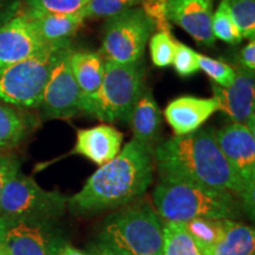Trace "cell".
<instances>
[{"instance_id": "6da1fadb", "label": "cell", "mask_w": 255, "mask_h": 255, "mask_svg": "<svg viewBox=\"0 0 255 255\" xmlns=\"http://www.w3.org/2000/svg\"><path fill=\"white\" fill-rule=\"evenodd\" d=\"M161 176L181 178L242 200V186L228 164L212 128L174 136L152 151Z\"/></svg>"}, {"instance_id": "7a4b0ae2", "label": "cell", "mask_w": 255, "mask_h": 255, "mask_svg": "<svg viewBox=\"0 0 255 255\" xmlns=\"http://www.w3.org/2000/svg\"><path fill=\"white\" fill-rule=\"evenodd\" d=\"M152 149L132 138L120 154L95 171L68 200L77 213H96L132 202L145 193L154 177Z\"/></svg>"}, {"instance_id": "3957f363", "label": "cell", "mask_w": 255, "mask_h": 255, "mask_svg": "<svg viewBox=\"0 0 255 255\" xmlns=\"http://www.w3.org/2000/svg\"><path fill=\"white\" fill-rule=\"evenodd\" d=\"M152 201L159 218L174 222L200 218L234 220L240 208L232 194L168 176H161Z\"/></svg>"}, {"instance_id": "277c9868", "label": "cell", "mask_w": 255, "mask_h": 255, "mask_svg": "<svg viewBox=\"0 0 255 255\" xmlns=\"http://www.w3.org/2000/svg\"><path fill=\"white\" fill-rule=\"evenodd\" d=\"M98 242L124 255H162L163 221L149 203L108 216Z\"/></svg>"}, {"instance_id": "5b68a950", "label": "cell", "mask_w": 255, "mask_h": 255, "mask_svg": "<svg viewBox=\"0 0 255 255\" xmlns=\"http://www.w3.org/2000/svg\"><path fill=\"white\" fill-rule=\"evenodd\" d=\"M144 68L139 62L120 64L105 59L102 84L83 113L102 122H127L144 89Z\"/></svg>"}, {"instance_id": "8992f818", "label": "cell", "mask_w": 255, "mask_h": 255, "mask_svg": "<svg viewBox=\"0 0 255 255\" xmlns=\"http://www.w3.org/2000/svg\"><path fill=\"white\" fill-rule=\"evenodd\" d=\"M51 44L36 55L0 69V101L19 108H38L53 66L64 47Z\"/></svg>"}, {"instance_id": "52a82bcc", "label": "cell", "mask_w": 255, "mask_h": 255, "mask_svg": "<svg viewBox=\"0 0 255 255\" xmlns=\"http://www.w3.org/2000/svg\"><path fill=\"white\" fill-rule=\"evenodd\" d=\"M68 197L57 190L43 189L20 170L6 183L0 197V223L55 222L64 215Z\"/></svg>"}, {"instance_id": "ba28073f", "label": "cell", "mask_w": 255, "mask_h": 255, "mask_svg": "<svg viewBox=\"0 0 255 255\" xmlns=\"http://www.w3.org/2000/svg\"><path fill=\"white\" fill-rule=\"evenodd\" d=\"M104 27L102 51L105 59L120 64L139 62L154 31L141 8H130L109 18Z\"/></svg>"}, {"instance_id": "9c48e42d", "label": "cell", "mask_w": 255, "mask_h": 255, "mask_svg": "<svg viewBox=\"0 0 255 255\" xmlns=\"http://www.w3.org/2000/svg\"><path fill=\"white\" fill-rule=\"evenodd\" d=\"M215 135L222 154L242 186V206L254 216L255 129L232 122L215 131Z\"/></svg>"}, {"instance_id": "30bf717a", "label": "cell", "mask_w": 255, "mask_h": 255, "mask_svg": "<svg viewBox=\"0 0 255 255\" xmlns=\"http://www.w3.org/2000/svg\"><path fill=\"white\" fill-rule=\"evenodd\" d=\"M71 44L64 47L47 81L40 107L47 119L69 120L82 113V94L70 65Z\"/></svg>"}, {"instance_id": "8fae6325", "label": "cell", "mask_w": 255, "mask_h": 255, "mask_svg": "<svg viewBox=\"0 0 255 255\" xmlns=\"http://www.w3.org/2000/svg\"><path fill=\"white\" fill-rule=\"evenodd\" d=\"M0 232L8 255H56L65 241L53 222H4Z\"/></svg>"}, {"instance_id": "7c38bea8", "label": "cell", "mask_w": 255, "mask_h": 255, "mask_svg": "<svg viewBox=\"0 0 255 255\" xmlns=\"http://www.w3.org/2000/svg\"><path fill=\"white\" fill-rule=\"evenodd\" d=\"M234 82L227 88L213 84L219 111H222L233 123L246 124L255 129V75L254 71L238 65Z\"/></svg>"}, {"instance_id": "4fadbf2b", "label": "cell", "mask_w": 255, "mask_h": 255, "mask_svg": "<svg viewBox=\"0 0 255 255\" xmlns=\"http://www.w3.org/2000/svg\"><path fill=\"white\" fill-rule=\"evenodd\" d=\"M46 46L26 15L11 18L0 26V69L36 55Z\"/></svg>"}, {"instance_id": "5bb4252c", "label": "cell", "mask_w": 255, "mask_h": 255, "mask_svg": "<svg viewBox=\"0 0 255 255\" xmlns=\"http://www.w3.org/2000/svg\"><path fill=\"white\" fill-rule=\"evenodd\" d=\"M213 1L214 0H169V21L178 25L201 45L213 47Z\"/></svg>"}, {"instance_id": "9a60e30c", "label": "cell", "mask_w": 255, "mask_h": 255, "mask_svg": "<svg viewBox=\"0 0 255 255\" xmlns=\"http://www.w3.org/2000/svg\"><path fill=\"white\" fill-rule=\"evenodd\" d=\"M219 111L215 97L200 98L194 96H182L175 98L164 110L165 120L175 136L188 135L196 131L212 115Z\"/></svg>"}, {"instance_id": "2e32d148", "label": "cell", "mask_w": 255, "mask_h": 255, "mask_svg": "<svg viewBox=\"0 0 255 255\" xmlns=\"http://www.w3.org/2000/svg\"><path fill=\"white\" fill-rule=\"evenodd\" d=\"M122 143V132L109 124H100L78 130L72 154L84 156L101 167L120 154Z\"/></svg>"}, {"instance_id": "e0dca14e", "label": "cell", "mask_w": 255, "mask_h": 255, "mask_svg": "<svg viewBox=\"0 0 255 255\" xmlns=\"http://www.w3.org/2000/svg\"><path fill=\"white\" fill-rule=\"evenodd\" d=\"M24 14L28 18L34 30L47 45L70 41V38L82 27L85 20L82 11L69 14H59L26 9Z\"/></svg>"}, {"instance_id": "ac0fdd59", "label": "cell", "mask_w": 255, "mask_h": 255, "mask_svg": "<svg viewBox=\"0 0 255 255\" xmlns=\"http://www.w3.org/2000/svg\"><path fill=\"white\" fill-rule=\"evenodd\" d=\"M128 123L131 127L133 138L152 149L159 133L162 115L151 91L145 87L133 105Z\"/></svg>"}, {"instance_id": "d6986e66", "label": "cell", "mask_w": 255, "mask_h": 255, "mask_svg": "<svg viewBox=\"0 0 255 255\" xmlns=\"http://www.w3.org/2000/svg\"><path fill=\"white\" fill-rule=\"evenodd\" d=\"M70 65L82 94V113L100 89L105 71V59L98 52L72 51Z\"/></svg>"}, {"instance_id": "ffe728a7", "label": "cell", "mask_w": 255, "mask_h": 255, "mask_svg": "<svg viewBox=\"0 0 255 255\" xmlns=\"http://www.w3.org/2000/svg\"><path fill=\"white\" fill-rule=\"evenodd\" d=\"M201 248L205 255H252L255 250L254 228L231 220L214 244Z\"/></svg>"}, {"instance_id": "44dd1931", "label": "cell", "mask_w": 255, "mask_h": 255, "mask_svg": "<svg viewBox=\"0 0 255 255\" xmlns=\"http://www.w3.org/2000/svg\"><path fill=\"white\" fill-rule=\"evenodd\" d=\"M162 255H205V253L183 223L163 221Z\"/></svg>"}, {"instance_id": "7402d4cb", "label": "cell", "mask_w": 255, "mask_h": 255, "mask_svg": "<svg viewBox=\"0 0 255 255\" xmlns=\"http://www.w3.org/2000/svg\"><path fill=\"white\" fill-rule=\"evenodd\" d=\"M27 132L25 117L9 105L0 103V150L14 148Z\"/></svg>"}, {"instance_id": "603a6c76", "label": "cell", "mask_w": 255, "mask_h": 255, "mask_svg": "<svg viewBox=\"0 0 255 255\" xmlns=\"http://www.w3.org/2000/svg\"><path fill=\"white\" fill-rule=\"evenodd\" d=\"M231 220L232 219L200 218L181 223H183L187 231L199 242L200 246L205 247L214 244L221 237Z\"/></svg>"}, {"instance_id": "cb8c5ba5", "label": "cell", "mask_w": 255, "mask_h": 255, "mask_svg": "<svg viewBox=\"0 0 255 255\" xmlns=\"http://www.w3.org/2000/svg\"><path fill=\"white\" fill-rule=\"evenodd\" d=\"M212 28L215 39L226 41L228 44H238L244 39L234 18H233L229 0H221L213 13Z\"/></svg>"}, {"instance_id": "d4e9b609", "label": "cell", "mask_w": 255, "mask_h": 255, "mask_svg": "<svg viewBox=\"0 0 255 255\" xmlns=\"http://www.w3.org/2000/svg\"><path fill=\"white\" fill-rule=\"evenodd\" d=\"M142 0H89L82 9L87 18H111L141 4Z\"/></svg>"}, {"instance_id": "484cf974", "label": "cell", "mask_w": 255, "mask_h": 255, "mask_svg": "<svg viewBox=\"0 0 255 255\" xmlns=\"http://www.w3.org/2000/svg\"><path fill=\"white\" fill-rule=\"evenodd\" d=\"M177 41L171 33L156 32L150 39V57L151 62L157 68H168L173 65V60L176 52Z\"/></svg>"}, {"instance_id": "4316f807", "label": "cell", "mask_w": 255, "mask_h": 255, "mask_svg": "<svg viewBox=\"0 0 255 255\" xmlns=\"http://www.w3.org/2000/svg\"><path fill=\"white\" fill-rule=\"evenodd\" d=\"M229 7L242 38L255 39V0H229Z\"/></svg>"}, {"instance_id": "83f0119b", "label": "cell", "mask_w": 255, "mask_h": 255, "mask_svg": "<svg viewBox=\"0 0 255 255\" xmlns=\"http://www.w3.org/2000/svg\"><path fill=\"white\" fill-rule=\"evenodd\" d=\"M197 62L200 70H202L208 77L219 87L227 88L234 82L235 69L223 60L209 58L197 53Z\"/></svg>"}, {"instance_id": "f1b7e54d", "label": "cell", "mask_w": 255, "mask_h": 255, "mask_svg": "<svg viewBox=\"0 0 255 255\" xmlns=\"http://www.w3.org/2000/svg\"><path fill=\"white\" fill-rule=\"evenodd\" d=\"M89 0H26L27 9L44 13L69 14L82 11Z\"/></svg>"}, {"instance_id": "f546056e", "label": "cell", "mask_w": 255, "mask_h": 255, "mask_svg": "<svg viewBox=\"0 0 255 255\" xmlns=\"http://www.w3.org/2000/svg\"><path fill=\"white\" fill-rule=\"evenodd\" d=\"M142 12L154 28H157L159 32L171 33V25L168 18V5L169 0H142Z\"/></svg>"}, {"instance_id": "4dcf8cb0", "label": "cell", "mask_w": 255, "mask_h": 255, "mask_svg": "<svg viewBox=\"0 0 255 255\" xmlns=\"http://www.w3.org/2000/svg\"><path fill=\"white\" fill-rule=\"evenodd\" d=\"M173 66L180 77H190V76L195 75L200 71L197 52L190 49L189 46L177 41Z\"/></svg>"}, {"instance_id": "1f68e13d", "label": "cell", "mask_w": 255, "mask_h": 255, "mask_svg": "<svg viewBox=\"0 0 255 255\" xmlns=\"http://www.w3.org/2000/svg\"><path fill=\"white\" fill-rule=\"evenodd\" d=\"M19 169H20V162L18 161V158L0 152V197L7 181L18 173Z\"/></svg>"}, {"instance_id": "d6a6232c", "label": "cell", "mask_w": 255, "mask_h": 255, "mask_svg": "<svg viewBox=\"0 0 255 255\" xmlns=\"http://www.w3.org/2000/svg\"><path fill=\"white\" fill-rule=\"evenodd\" d=\"M239 65L250 71L255 70V39L250 40V43L241 50Z\"/></svg>"}, {"instance_id": "836d02e7", "label": "cell", "mask_w": 255, "mask_h": 255, "mask_svg": "<svg viewBox=\"0 0 255 255\" xmlns=\"http://www.w3.org/2000/svg\"><path fill=\"white\" fill-rule=\"evenodd\" d=\"M88 252L90 253V255H124L122 253H120V252L111 250V248L107 247L105 245L101 244V242H98V244H95V245H91L90 250H89Z\"/></svg>"}, {"instance_id": "e575fe53", "label": "cell", "mask_w": 255, "mask_h": 255, "mask_svg": "<svg viewBox=\"0 0 255 255\" xmlns=\"http://www.w3.org/2000/svg\"><path fill=\"white\" fill-rule=\"evenodd\" d=\"M56 255H90V253L78 250V248L73 247L72 245L68 244L66 241H63V244L59 246Z\"/></svg>"}, {"instance_id": "d590c367", "label": "cell", "mask_w": 255, "mask_h": 255, "mask_svg": "<svg viewBox=\"0 0 255 255\" xmlns=\"http://www.w3.org/2000/svg\"><path fill=\"white\" fill-rule=\"evenodd\" d=\"M0 255H8L7 251H6V247H5L4 240H2L1 232H0Z\"/></svg>"}, {"instance_id": "8d00e7d4", "label": "cell", "mask_w": 255, "mask_h": 255, "mask_svg": "<svg viewBox=\"0 0 255 255\" xmlns=\"http://www.w3.org/2000/svg\"><path fill=\"white\" fill-rule=\"evenodd\" d=\"M2 1H4V0H0V4H1V2H2Z\"/></svg>"}, {"instance_id": "74e56055", "label": "cell", "mask_w": 255, "mask_h": 255, "mask_svg": "<svg viewBox=\"0 0 255 255\" xmlns=\"http://www.w3.org/2000/svg\"><path fill=\"white\" fill-rule=\"evenodd\" d=\"M252 255H254V254H252Z\"/></svg>"}]
</instances>
